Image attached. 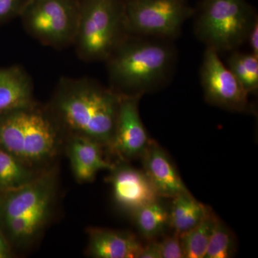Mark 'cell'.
<instances>
[{
    "instance_id": "ffe728a7",
    "label": "cell",
    "mask_w": 258,
    "mask_h": 258,
    "mask_svg": "<svg viewBox=\"0 0 258 258\" xmlns=\"http://www.w3.org/2000/svg\"><path fill=\"white\" fill-rule=\"evenodd\" d=\"M225 64L238 80L246 92L248 94L257 92L258 56L251 52L232 51Z\"/></svg>"
},
{
    "instance_id": "7402d4cb",
    "label": "cell",
    "mask_w": 258,
    "mask_h": 258,
    "mask_svg": "<svg viewBox=\"0 0 258 258\" xmlns=\"http://www.w3.org/2000/svg\"><path fill=\"white\" fill-rule=\"evenodd\" d=\"M157 243L161 258H184L179 234L175 232Z\"/></svg>"
},
{
    "instance_id": "9c48e42d",
    "label": "cell",
    "mask_w": 258,
    "mask_h": 258,
    "mask_svg": "<svg viewBox=\"0 0 258 258\" xmlns=\"http://www.w3.org/2000/svg\"><path fill=\"white\" fill-rule=\"evenodd\" d=\"M200 78L209 103L232 111L249 109L248 93L222 62L218 52L210 47L204 52Z\"/></svg>"
},
{
    "instance_id": "277c9868",
    "label": "cell",
    "mask_w": 258,
    "mask_h": 258,
    "mask_svg": "<svg viewBox=\"0 0 258 258\" xmlns=\"http://www.w3.org/2000/svg\"><path fill=\"white\" fill-rule=\"evenodd\" d=\"M63 139L48 109L37 103L0 115V147L38 170L55 160Z\"/></svg>"
},
{
    "instance_id": "5b68a950",
    "label": "cell",
    "mask_w": 258,
    "mask_h": 258,
    "mask_svg": "<svg viewBox=\"0 0 258 258\" xmlns=\"http://www.w3.org/2000/svg\"><path fill=\"white\" fill-rule=\"evenodd\" d=\"M128 35L125 0H80L74 45L81 60L106 61Z\"/></svg>"
},
{
    "instance_id": "d6986e66",
    "label": "cell",
    "mask_w": 258,
    "mask_h": 258,
    "mask_svg": "<svg viewBox=\"0 0 258 258\" xmlns=\"http://www.w3.org/2000/svg\"><path fill=\"white\" fill-rule=\"evenodd\" d=\"M217 220L210 210L198 225L179 235L184 258H205Z\"/></svg>"
},
{
    "instance_id": "8fae6325",
    "label": "cell",
    "mask_w": 258,
    "mask_h": 258,
    "mask_svg": "<svg viewBox=\"0 0 258 258\" xmlns=\"http://www.w3.org/2000/svg\"><path fill=\"white\" fill-rule=\"evenodd\" d=\"M110 171L108 181L112 186L113 198L123 210L132 213L160 198L144 170L120 161Z\"/></svg>"
},
{
    "instance_id": "603a6c76",
    "label": "cell",
    "mask_w": 258,
    "mask_h": 258,
    "mask_svg": "<svg viewBox=\"0 0 258 258\" xmlns=\"http://www.w3.org/2000/svg\"><path fill=\"white\" fill-rule=\"evenodd\" d=\"M30 0H0V24L20 17Z\"/></svg>"
},
{
    "instance_id": "6da1fadb",
    "label": "cell",
    "mask_w": 258,
    "mask_h": 258,
    "mask_svg": "<svg viewBox=\"0 0 258 258\" xmlns=\"http://www.w3.org/2000/svg\"><path fill=\"white\" fill-rule=\"evenodd\" d=\"M120 94L88 78L59 81L47 107L64 136H80L108 149L114 135Z\"/></svg>"
},
{
    "instance_id": "ac0fdd59",
    "label": "cell",
    "mask_w": 258,
    "mask_h": 258,
    "mask_svg": "<svg viewBox=\"0 0 258 258\" xmlns=\"http://www.w3.org/2000/svg\"><path fill=\"white\" fill-rule=\"evenodd\" d=\"M132 215L139 233L148 240L160 235L169 225V212L159 200L137 209Z\"/></svg>"
},
{
    "instance_id": "7a4b0ae2",
    "label": "cell",
    "mask_w": 258,
    "mask_h": 258,
    "mask_svg": "<svg viewBox=\"0 0 258 258\" xmlns=\"http://www.w3.org/2000/svg\"><path fill=\"white\" fill-rule=\"evenodd\" d=\"M169 41L128 35L106 60L111 88L119 94L142 96L164 86L175 64Z\"/></svg>"
},
{
    "instance_id": "e0dca14e",
    "label": "cell",
    "mask_w": 258,
    "mask_h": 258,
    "mask_svg": "<svg viewBox=\"0 0 258 258\" xmlns=\"http://www.w3.org/2000/svg\"><path fill=\"white\" fill-rule=\"evenodd\" d=\"M44 171L27 165L0 147V192L22 187L36 179Z\"/></svg>"
},
{
    "instance_id": "44dd1931",
    "label": "cell",
    "mask_w": 258,
    "mask_h": 258,
    "mask_svg": "<svg viewBox=\"0 0 258 258\" xmlns=\"http://www.w3.org/2000/svg\"><path fill=\"white\" fill-rule=\"evenodd\" d=\"M235 252L233 234L220 220H217L205 258H230L235 255Z\"/></svg>"
},
{
    "instance_id": "7c38bea8",
    "label": "cell",
    "mask_w": 258,
    "mask_h": 258,
    "mask_svg": "<svg viewBox=\"0 0 258 258\" xmlns=\"http://www.w3.org/2000/svg\"><path fill=\"white\" fill-rule=\"evenodd\" d=\"M103 149L101 144L86 137H66V152L78 182H90L99 171L113 169L115 164L105 159Z\"/></svg>"
},
{
    "instance_id": "5bb4252c",
    "label": "cell",
    "mask_w": 258,
    "mask_h": 258,
    "mask_svg": "<svg viewBox=\"0 0 258 258\" xmlns=\"http://www.w3.org/2000/svg\"><path fill=\"white\" fill-rule=\"evenodd\" d=\"M87 254L95 258H139L143 248L128 232L91 227L88 230Z\"/></svg>"
},
{
    "instance_id": "52a82bcc",
    "label": "cell",
    "mask_w": 258,
    "mask_h": 258,
    "mask_svg": "<svg viewBox=\"0 0 258 258\" xmlns=\"http://www.w3.org/2000/svg\"><path fill=\"white\" fill-rule=\"evenodd\" d=\"M79 14L80 0H30L20 18L32 37L60 49L74 45Z\"/></svg>"
},
{
    "instance_id": "8992f818",
    "label": "cell",
    "mask_w": 258,
    "mask_h": 258,
    "mask_svg": "<svg viewBox=\"0 0 258 258\" xmlns=\"http://www.w3.org/2000/svg\"><path fill=\"white\" fill-rule=\"evenodd\" d=\"M194 14L197 37L218 53L237 50L258 19L247 0H203Z\"/></svg>"
},
{
    "instance_id": "9a60e30c",
    "label": "cell",
    "mask_w": 258,
    "mask_h": 258,
    "mask_svg": "<svg viewBox=\"0 0 258 258\" xmlns=\"http://www.w3.org/2000/svg\"><path fill=\"white\" fill-rule=\"evenodd\" d=\"M37 103L33 83L20 66L0 69V115Z\"/></svg>"
},
{
    "instance_id": "cb8c5ba5",
    "label": "cell",
    "mask_w": 258,
    "mask_h": 258,
    "mask_svg": "<svg viewBox=\"0 0 258 258\" xmlns=\"http://www.w3.org/2000/svg\"><path fill=\"white\" fill-rule=\"evenodd\" d=\"M250 47V52L258 56V19L254 21L249 30L247 41Z\"/></svg>"
},
{
    "instance_id": "3957f363",
    "label": "cell",
    "mask_w": 258,
    "mask_h": 258,
    "mask_svg": "<svg viewBox=\"0 0 258 258\" xmlns=\"http://www.w3.org/2000/svg\"><path fill=\"white\" fill-rule=\"evenodd\" d=\"M57 184V169L48 168L29 184L0 192V229L13 250L41 236L53 215Z\"/></svg>"
},
{
    "instance_id": "484cf974",
    "label": "cell",
    "mask_w": 258,
    "mask_h": 258,
    "mask_svg": "<svg viewBox=\"0 0 258 258\" xmlns=\"http://www.w3.org/2000/svg\"><path fill=\"white\" fill-rule=\"evenodd\" d=\"M13 255V249L0 229V258H10Z\"/></svg>"
},
{
    "instance_id": "d4e9b609",
    "label": "cell",
    "mask_w": 258,
    "mask_h": 258,
    "mask_svg": "<svg viewBox=\"0 0 258 258\" xmlns=\"http://www.w3.org/2000/svg\"><path fill=\"white\" fill-rule=\"evenodd\" d=\"M139 258H161L157 242H152L147 246H143Z\"/></svg>"
},
{
    "instance_id": "ba28073f",
    "label": "cell",
    "mask_w": 258,
    "mask_h": 258,
    "mask_svg": "<svg viewBox=\"0 0 258 258\" xmlns=\"http://www.w3.org/2000/svg\"><path fill=\"white\" fill-rule=\"evenodd\" d=\"M194 12L186 0H125L127 31L138 36L173 40Z\"/></svg>"
},
{
    "instance_id": "30bf717a",
    "label": "cell",
    "mask_w": 258,
    "mask_h": 258,
    "mask_svg": "<svg viewBox=\"0 0 258 258\" xmlns=\"http://www.w3.org/2000/svg\"><path fill=\"white\" fill-rule=\"evenodd\" d=\"M142 96L120 94L114 135L108 149L120 161L142 158L152 142L139 114Z\"/></svg>"
},
{
    "instance_id": "4fadbf2b",
    "label": "cell",
    "mask_w": 258,
    "mask_h": 258,
    "mask_svg": "<svg viewBox=\"0 0 258 258\" xmlns=\"http://www.w3.org/2000/svg\"><path fill=\"white\" fill-rule=\"evenodd\" d=\"M144 171L160 198L189 192L169 156L152 142L142 157Z\"/></svg>"
},
{
    "instance_id": "2e32d148",
    "label": "cell",
    "mask_w": 258,
    "mask_h": 258,
    "mask_svg": "<svg viewBox=\"0 0 258 258\" xmlns=\"http://www.w3.org/2000/svg\"><path fill=\"white\" fill-rule=\"evenodd\" d=\"M173 199L169 212V225L179 235L198 225L210 211L189 192L181 194Z\"/></svg>"
}]
</instances>
